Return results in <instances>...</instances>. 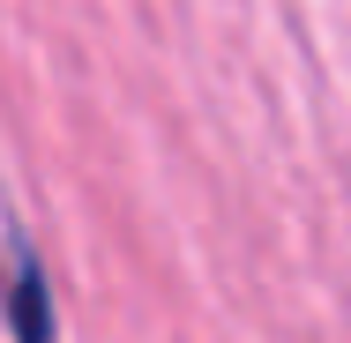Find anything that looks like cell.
Wrapping results in <instances>:
<instances>
[{
	"instance_id": "obj_1",
	"label": "cell",
	"mask_w": 351,
	"mask_h": 343,
	"mask_svg": "<svg viewBox=\"0 0 351 343\" xmlns=\"http://www.w3.org/2000/svg\"><path fill=\"white\" fill-rule=\"evenodd\" d=\"M8 321H15V343H53V291H45V269L23 254L15 262V291H8Z\"/></svg>"
}]
</instances>
